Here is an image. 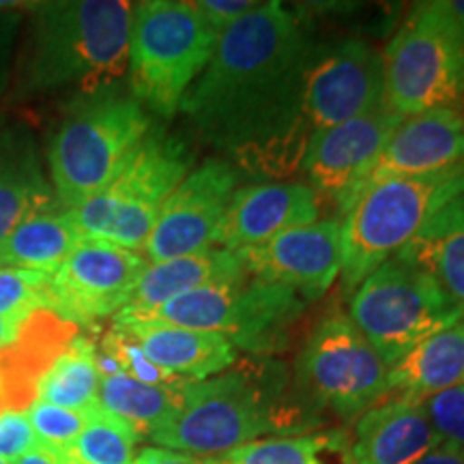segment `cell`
Listing matches in <instances>:
<instances>
[{
	"mask_svg": "<svg viewBox=\"0 0 464 464\" xmlns=\"http://www.w3.org/2000/svg\"><path fill=\"white\" fill-rule=\"evenodd\" d=\"M80 335V327L42 307L20 323L15 338L0 351V392L9 411L26 413L56 359Z\"/></svg>",
	"mask_w": 464,
	"mask_h": 464,
	"instance_id": "19",
	"label": "cell"
},
{
	"mask_svg": "<svg viewBox=\"0 0 464 464\" xmlns=\"http://www.w3.org/2000/svg\"><path fill=\"white\" fill-rule=\"evenodd\" d=\"M131 335L144 355L188 382L207 381L239 362V351L224 335L155 321H114Z\"/></svg>",
	"mask_w": 464,
	"mask_h": 464,
	"instance_id": "21",
	"label": "cell"
},
{
	"mask_svg": "<svg viewBox=\"0 0 464 464\" xmlns=\"http://www.w3.org/2000/svg\"><path fill=\"white\" fill-rule=\"evenodd\" d=\"M82 239L72 208L52 196L33 207L0 243V266L52 276Z\"/></svg>",
	"mask_w": 464,
	"mask_h": 464,
	"instance_id": "22",
	"label": "cell"
},
{
	"mask_svg": "<svg viewBox=\"0 0 464 464\" xmlns=\"http://www.w3.org/2000/svg\"><path fill=\"white\" fill-rule=\"evenodd\" d=\"M387 372L385 362L338 310L316 324L295 365L301 396L346 421L390 396Z\"/></svg>",
	"mask_w": 464,
	"mask_h": 464,
	"instance_id": "11",
	"label": "cell"
},
{
	"mask_svg": "<svg viewBox=\"0 0 464 464\" xmlns=\"http://www.w3.org/2000/svg\"><path fill=\"white\" fill-rule=\"evenodd\" d=\"M462 194L464 164L365 188L342 219L340 277L346 293L396 256L440 208Z\"/></svg>",
	"mask_w": 464,
	"mask_h": 464,
	"instance_id": "5",
	"label": "cell"
},
{
	"mask_svg": "<svg viewBox=\"0 0 464 464\" xmlns=\"http://www.w3.org/2000/svg\"><path fill=\"white\" fill-rule=\"evenodd\" d=\"M26 417L31 421L39 448L48 450L52 454H63L72 448L89 421V415L45 402H34L26 411Z\"/></svg>",
	"mask_w": 464,
	"mask_h": 464,
	"instance_id": "33",
	"label": "cell"
},
{
	"mask_svg": "<svg viewBox=\"0 0 464 464\" xmlns=\"http://www.w3.org/2000/svg\"><path fill=\"white\" fill-rule=\"evenodd\" d=\"M42 307L50 310V276L0 266V314L22 323Z\"/></svg>",
	"mask_w": 464,
	"mask_h": 464,
	"instance_id": "32",
	"label": "cell"
},
{
	"mask_svg": "<svg viewBox=\"0 0 464 464\" xmlns=\"http://www.w3.org/2000/svg\"><path fill=\"white\" fill-rule=\"evenodd\" d=\"M445 5H448L450 14L454 17L458 31H460L462 42H464V0H445Z\"/></svg>",
	"mask_w": 464,
	"mask_h": 464,
	"instance_id": "42",
	"label": "cell"
},
{
	"mask_svg": "<svg viewBox=\"0 0 464 464\" xmlns=\"http://www.w3.org/2000/svg\"><path fill=\"white\" fill-rule=\"evenodd\" d=\"M237 363L207 381L188 382L177 413L149 440L158 448L208 460L271 432L310 426L284 398L286 374L282 365L269 359Z\"/></svg>",
	"mask_w": 464,
	"mask_h": 464,
	"instance_id": "3",
	"label": "cell"
},
{
	"mask_svg": "<svg viewBox=\"0 0 464 464\" xmlns=\"http://www.w3.org/2000/svg\"><path fill=\"white\" fill-rule=\"evenodd\" d=\"M348 318L392 368L421 340L464 318V307L456 305L430 276L393 256L353 290Z\"/></svg>",
	"mask_w": 464,
	"mask_h": 464,
	"instance_id": "10",
	"label": "cell"
},
{
	"mask_svg": "<svg viewBox=\"0 0 464 464\" xmlns=\"http://www.w3.org/2000/svg\"><path fill=\"white\" fill-rule=\"evenodd\" d=\"M382 106L413 116L464 106V42L445 0L417 3L382 52Z\"/></svg>",
	"mask_w": 464,
	"mask_h": 464,
	"instance_id": "8",
	"label": "cell"
},
{
	"mask_svg": "<svg viewBox=\"0 0 464 464\" xmlns=\"http://www.w3.org/2000/svg\"><path fill=\"white\" fill-rule=\"evenodd\" d=\"M133 464H205V460L181 454V451H172V450L153 445V448H142L138 451Z\"/></svg>",
	"mask_w": 464,
	"mask_h": 464,
	"instance_id": "38",
	"label": "cell"
},
{
	"mask_svg": "<svg viewBox=\"0 0 464 464\" xmlns=\"http://www.w3.org/2000/svg\"><path fill=\"white\" fill-rule=\"evenodd\" d=\"M138 440L133 428L97 406L72 448L54 456L61 464H133Z\"/></svg>",
	"mask_w": 464,
	"mask_h": 464,
	"instance_id": "30",
	"label": "cell"
},
{
	"mask_svg": "<svg viewBox=\"0 0 464 464\" xmlns=\"http://www.w3.org/2000/svg\"><path fill=\"white\" fill-rule=\"evenodd\" d=\"M181 396L183 387L147 385L125 374L103 376L100 382V409L147 439L177 413Z\"/></svg>",
	"mask_w": 464,
	"mask_h": 464,
	"instance_id": "28",
	"label": "cell"
},
{
	"mask_svg": "<svg viewBox=\"0 0 464 464\" xmlns=\"http://www.w3.org/2000/svg\"><path fill=\"white\" fill-rule=\"evenodd\" d=\"M189 172L188 144L161 130H150L114 181L72 208L75 226L84 239L110 241L138 252L164 202Z\"/></svg>",
	"mask_w": 464,
	"mask_h": 464,
	"instance_id": "9",
	"label": "cell"
},
{
	"mask_svg": "<svg viewBox=\"0 0 464 464\" xmlns=\"http://www.w3.org/2000/svg\"><path fill=\"white\" fill-rule=\"evenodd\" d=\"M400 123L402 116L381 106L342 125L312 133L301 160L310 188L316 194L332 196L340 211L346 213Z\"/></svg>",
	"mask_w": 464,
	"mask_h": 464,
	"instance_id": "15",
	"label": "cell"
},
{
	"mask_svg": "<svg viewBox=\"0 0 464 464\" xmlns=\"http://www.w3.org/2000/svg\"><path fill=\"white\" fill-rule=\"evenodd\" d=\"M205 22L211 26V31L218 34H224L228 28H232L237 22L243 20L249 11L258 7V0H198L194 3Z\"/></svg>",
	"mask_w": 464,
	"mask_h": 464,
	"instance_id": "37",
	"label": "cell"
},
{
	"mask_svg": "<svg viewBox=\"0 0 464 464\" xmlns=\"http://www.w3.org/2000/svg\"><path fill=\"white\" fill-rule=\"evenodd\" d=\"M396 256L430 276L456 305L464 307V194L440 208Z\"/></svg>",
	"mask_w": 464,
	"mask_h": 464,
	"instance_id": "25",
	"label": "cell"
},
{
	"mask_svg": "<svg viewBox=\"0 0 464 464\" xmlns=\"http://www.w3.org/2000/svg\"><path fill=\"white\" fill-rule=\"evenodd\" d=\"M440 437L421 400L392 393L355 421V464H415L437 450Z\"/></svg>",
	"mask_w": 464,
	"mask_h": 464,
	"instance_id": "20",
	"label": "cell"
},
{
	"mask_svg": "<svg viewBox=\"0 0 464 464\" xmlns=\"http://www.w3.org/2000/svg\"><path fill=\"white\" fill-rule=\"evenodd\" d=\"M100 382L95 342L80 334L45 374L37 402L89 415L100 406Z\"/></svg>",
	"mask_w": 464,
	"mask_h": 464,
	"instance_id": "29",
	"label": "cell"
},
{
	"mask_svg": "<svg viewBox=\"0 0 464 464\" xmlns=\"http://www.w3.org/2000/svg\"><path fill=\"white\" fill-rule=\"evenodd\" d=\"M415 464H464V451L451 448V445L440 443L437 450L428 451V454Z\"/></svg>",
	"mask_w": 464,
	"mask_h": 464,
	"instance_id": "39",
	"label": "cell"
},
{
	"mask_svg": "<svg viewBox=\"0 0 464 464\" xmlns=\"http://www.w3.org/2000/svg\"><path fill=\"white\" fill-rule=\"evenodd\" d=\"M458 164H464V112L460 108L426 110L402 119L362 191L387 179L423 177Z\"/></svg>",
	"mask_w": 464,
	"mask_h": 464,
	"instance_id": "18",
	"label": "cell"
},
{
	"mask_svg": "<svg viewBox=\"0 0 464 464\" xmlns=\"http://www.w3.org/2000/svg\"><path fill=\"white\" fill-rule=\"evenodd\" d=\"M0 464H11L9 460H5V458H0Z\"/></svg>",
	"mask_w": 464,
	"mask_h": 464,
	"instance_id": "43",
	"label": "cell"
},
{
	"mask_svg": "<svg viewBox=\"0 0 464 464\" xmlns=\"http://www.w3.org/2000/svg\"><path fill=\"white\" fill-rule=\"evenodd\" d=\"M235 254L247 276L282 284L305 301H316L340 276L342 219H318Z\"/></svg>",
	"mask_w": 464,
	"mask_h": 464,
	"instance_id": "16",
	"label": "cell"
},
{
	"mask_svg": "<svg viewBox=\"0 0 464 464\" xmlns=\"http://www.w3.org/2000/svg\"><path fill=\"white\" fill-rule=\"evenodd\" d=\"M382 54L362 39L314 45L304 84V116L310 136L382 106Z\"/></svg>",
	"mask_w": 464,
	"mask_h": 464,
	"instance_id": "12",
	"label": "cell"
},
{
	"mask_svg": "<svg viewBox=\"0 0 464 464\" xmlns=\"http://www.w3.org/2000/svg\"><path fill=\"white\" fill-rule=\"evenodd\" d=\"M464 385V318L421 340L387 372V390L398 396L426 400Z\"/></svg>",
	"mask_w": 464,
	"mask_h": 464,
	"instance_id": "23",
	"label": "cell"
},
{
	"mask_svg": "<svg viewBox=\"0 0 464 464\" xmlns=\"http://www.w3.org/2000/svg\"><path fill=\"white\" fill-rule=\"evenodd\" d=\"M34 448H37V437H34L26 413L7 411L5 415H0V458L15 462L17 458Z\"/></svg>",
	"mask_w": 464,
	"mask_h": 464,
	"instance_id": "36",
	"label": "cell"
},
{
	"mask_svg": "<svg viewBox=\"0 0 464 464\" xmlns=\"http://www.w3.org/2000/svg\"><path fill=\"white\" fill-rule=\"evenodd\" d=\"M218 39L194 3H133L127 67L131 95L147 112L172 119L207 69Z\"/></svg>",
	"mask_w": 464,
	"mask_h": 464,
	"instance_id": "7",
	"label": "cell"
},
{
	"mask_svg": "<svg viewBox=\"0 0 464 464\" xmlns=\"http://www.w3.org/2000/svg\"><path fill=\"white\" fill-rule=\"evenodd\" d=\"M150 130L147 108L121 84L73 95L45 150L56 200L75 208L106 189Z\"/></svg>",
	"mask_w": 464,
	"mask_h": 464,
	"instance_id": "4",
	"label": "cell"
},
{
	"mask_svg": "<svg viewBox=\"0 0 464 464\" xmlns=\"http://www.w3.org/2000/svg\"><path fill=\"white\" fill-rule=\"evenodd\" d=\"M22 3H5L0 0V100L9 89L14 73V58L17 48V34L22 26Z\"/></svg>",
	"mask_w": 464,
	"mask_h": 464,
	"instance_id": "35",
	"label": "cell"
},
{
	"mask_svg": "<svg viewBox=\"0 0 464 464\" xmlns=\"http://www.w3.org/2000/svg\"><path fill=\"white\" fill-rule=\"evenodd\" d=\"M307 301L282 284L241 274L205 284L149 310H121L114 321H155L224 335L237 351L271 355Z\"/></svg>",
	"mask_w": 464,
	"mask_h": 464,
	"instance_id": "6",
	"label": "cell"
},
{
	"mask_svg": "<svg viewBox=\"0 0 464 464\" xmlns=\"http://www.w3.org/2000/svg\"><path fill=\"white\" fill-rule=\"evenodd\" d=\"M205 464H355L353 439L342 428L258 439L208 458Z\"/></svg>",
	"mask_w": 464,
	"mask_h": 464,
	"instance_id": "27",
	"label": "cell"
},
{
	"mask_svg": "<svg viewBox=\"0 0 464 464\" xmlns=\"http://www.w3.org/2000/svg\"><path fill=\"white\" fill-rule=\"evenodd\" d=\"M243 266L235 252L226 249H205L198 254H188L161 263H149L138 277L130 301L123 310H149L166 301L196 290L205 284L224 280L241 274Z\"/></svg>",
	"mask_w": 464,
	"mask_h": 464,
	"instance_id": "26",
	"label": "cell"
},
{
	"mask_svg": "<svg viewBox=\"0 0 464 464\" xmlns=\"http://www.w3.org/2000/svg\"><path fill=\"white\" fill-rule=\"evenodd\" d=\"M11 464H61V462L56 460V456L52 454V451L39 448L37 445V448L26 451L24 456H20L15 462H11Z\"/></svg>",
	"mask_w": 464,
	"mask_h": 464,
	"instance_id": "40",
	"label": "cell"
},
{
	"mask_svg": "<svg viewBox=\"0 0 464 464\" xmlns=\"http://www.w3.org/2000/svg\"><path fill=\"white\" fill-rule=\"evenodd\" d=\"M312 48L297 14L260 3L219 34L179 110L226 161L265 177L293 174L310 138L304 84Z\"/></svg>",
	"mask_w": 464,
	"mask_h": 464,
	"instance_id": "1",
	"label": "cell"
},
{
	"mask_svg": "<svg viewBox=\"0 0 464 464\" xmlns=\"http://www.w3.org/2000/svg\"><path fill=\"white\" fill-rule=\"evenodd\" d=\"M147 265L140 252L110 241L82 239L50 276V310L78 327L116 316Z\"/></svg>",
	"mask_w": 464,
	"mask_h": 464,
	"instance_id": "13",
	"label": "cell"
},
{
	"mask_svg": "<svg viewBox=\"0 0 464 464\" xmlns=\"http://www.w3.org/2000/svg\"><path fill=\"white\" fill-rule=\"evenodd\" d=\"M239 188V170L224 158L194 168L161 207L158 222L144 243V258L161 263L213 247L232 194Z\"/></svg>",
	"mask_w": 464,
	"mask_h": 464,
	"instance_id": "14",
	"label": "cell"
},
{
	"mask_svg": "<svg viewBox=\"0 0 464 464\" xmlns=\"http://www.w3.org/2000/svg\"><path fill=\"white\" fill-rule=\"evenodd\" d=\"M28 9L22 89L84 95L121 84L130 67L133 3L48 0Z\"/></svg>",
	"mask_w": 464,
	"mask_h": 464,
	"instance_id": "2",
	"label": "cell"
},
{
	"mask_svg": "<svg viewBox=\"0 0 464 464\" xmlns=\"http://www.w3.org/2000/svg\"><path fill=\"white\" fill-rule=\"evenodd\" d=\"M440 443L464 451V385L451 387L423 400Z\"/></svg>",
	"mask_w": 464,
	"mask_h": 464,
	"instance_id": "34",
	"label": "cell"
},
{
	"mask_svg": "<svg viewBox=\"0 0 464 464\" xmlns=\"http://www.w3.org/2000/svg\"><path fill=\"white\" fill-rule=\"evenodd\" d=\"M17 329H20V323L14 321V318L0 314V351L14 342Z\"/></svg>",
	"mask_w": 464,
	"mask_h": 464,
	"instance_id": "41",
	"label": "cell"
},
{
	"mask_svg": "<svg viewBox=\"0 0 464 464\" xmlns=\"http://www.w3.org/2000/svg\"><path fill=\"white\" fill-rule=\"evenodd\" d=\"M318 194L305 183L274 181L237 188L213 237V247L241 252L263 246L282 232L318 222Z\"/></svg>",
	"mask_w": 464,
	"mask_h": 464,
	"instance_id": "17",
	"label": "cell"
},
{
	"mask_svg": "<svg viewBox=\"0 0 464 464\" xmlns=\"http://www.w3.org/2000/svg\"><path fill=\"white\" fill-rule=\"evenodd\" d=\"M102 353H106L108 357H112L116 365H119L121 374L130 376V379H136L140 382H147V385H158V387H185L188 381L179 379L168 370L160 368L158 363H153L150 359L144 355L140 346L133 342L130 334L125 332L123 327L112 323V327L103 334L100 344H97Z\"/></svg>",
	"mask_w": 464,
	"mask_h": 464,
	"instance_id": "31",
	"label": "cell"
},
{
	"mask_svg": "<svg viewBox=\"0 0 464 464\" xmlns=\"http://www.w3.org/2000/svg\"><path fill=\"white\" fill-rule=\"evenodd\" d=\"M54 196L44 174L34 133L24 125H7L0 130V243L9 237L17 222Z\"/></svg>",
	"mask_w": 464,
	"mask_h": 464,
	"instance_id": "24",
	"label": "cell"
}]
</instances>
